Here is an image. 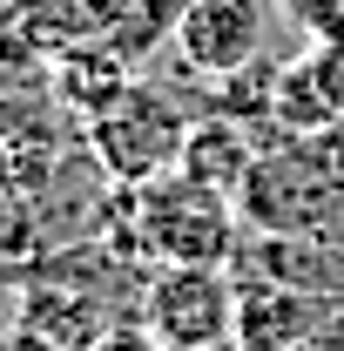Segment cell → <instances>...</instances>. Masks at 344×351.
<instances>
[{"mask_svg": "<svg viewBox=\"0 0 344 351\" xmlns=\"http://www.w3.org/2000/svg\"><path fill=\"white\" fill-rule=\"evenodd\" d=\"M338 135H344V129H338Z\"/></svg>", "mask_w": 344, "mask_h": 351, "instance_id": "4fadbf2b", "label": "cell"}, {"mask_svg": "<svg viewBox=\"0 0 344 351\" xmlns=\"http://www.w3.org/2000/svg\"><path fill=\"white\" fill-rule=\"evenodd\" d=\"M14 324H27L34 338H47V345H61V351H88L115 317L101 311L95 291H75V284H27Z\"/></svg>", "mask_w": 344, "mask_h": 351, "instance_id": "9c48e42d", "label": "cell"}, {"mask_svg": "<svg viewBox=\"0 0 344 351\" xmlns=\"http://www.w3.org/2000/svg\"><path fill=\"white\" fill-rule=\"evenodd\" d=\"M236 270L291 284V291H317V298H344V250L338 243H317V237H250L243 230Z\"/></svg>", "mask_w": 344, "mask_h": 351, "instance_id": "52a82bcc", "label": "cell"}, {"mask_svg": "<svg viewBox=\"0 0 344 351\" xmlns=\"http://www.w3.org/2000/svg\"><path fill=\"white\" fill-rule=\"evenodd\" d=\"M142 324L169 351H236L230 263H162L142 277Z\"/></svg>", "mask_w": 344, "mask_h": 351, "instance_id": "3957f363", "label": "cell"}, {"mask_svg": "<svg viewBox=\"0 0 344 351\" xmlns=\"http://www.w3.org/2000/svg\"><path fill=\"white\" fill-rule=\"evenodd\" d=\"M88 351H169V345H162V338H156L142 317H115V324H108V331H101Z\"/></svg>", "mask_w": 344, "mask_h": 351, "instance_id": "8fae6325", "label": "cell"}, {"mask_svg": "<svg viewBox=\"0 0 344 351\" xmlns=\"http://www.w3.org/2000/svg\"><path fill=\"white\" fill-rule=\"evenodd\" d=\"M263 27H270L263 0H189L169 34V54L182 61V75H196L210 88L263 61Z\"/></svg>", "mask_w": 344, "mask_h": 351, "instance_id": "277c9868", "label": "cell"}, {"mask_svg": "<svg viewBox=\"0 0 344 351\" xmlns=\"http://www.w3.org/2000/svg\"><path fill=\"white\" fill-rule=\"evenodd\" d=\"M196 129V108H182V95H169L162 82L135 75V88L88 122V156L115 189H142L156 176H169L182 162V142Z\"/></svg>", "mask_w": 344, "mask_h": 351, "instance_id": "7a4b0ae2", "label": "cell"}, {"mask_svg": "<svg viewBox=\"0 0 344 351\" xmlns=\"http://www.w3.org/2000/svg\"><path fill=\"white\" fill-rule=\"evenodd\" d=\"M257 129H243V122H230V115H196V129H189V142H182V162L175 169L196 176V182H210V189H223L230 203H236V189H243V176H250V162H257Z\"/></svg>", "mask_w": 344, "mask_h": 351, "instance_id": "30bf717a", "label": "cell"}, {"mask_svg": "<svg viewBox=\"0 0 344 351\" xmlns=\"http://www.w3.org/2000/svg\"><path fill=\"white\" fill-rule=\"evenodd\" d=\"M0 351H61V345H47V338H34L27 324H14V331H0Z\"/></svg>", "mask_w": 344, "mask_h": 351, "instance_id": "7c38bea8", "label": "cell"}, {"mask_svg": "<svg viewBox=\"0 0 344 351\" xmlns=\"http://www.w3.org/2000/svg\"><path fill=\"white\" fill-rule=\"evenodd\" d=\"M135 75H142V68H135L115 41H88V47H68V54L47 61V95L88 129L95 115H108V108L135 88Z\"/></svg>", "mask_w": 344, "mask_h": 351, "instance_id": "8992f818", "label": "cell"}, {"mask_svg": "<svg viewBox=\"0 0 344 351\" xmlns=\"http://www.w3.org/2000/svg\"><path fill=\"white\" fill-rule=\"evenodd\" d=\"M338 311L344 298H317V291H291L236 270V351H304Z\"/></svg>", "mask_w": 344, "mask_h": 351, "instance_id": "5b68a950", "label": "cell"}, {"mask_svg": "<svg viewBox=\"0 0 344 351\" xmlns=\"http://www.w3.org/2000/svg\"><path fill=\"white\" fill-rule=\"evenodd\" d=\"M101 243H115L129 263H149V270H162V263H236L243 217L223 189L169 169L142 189H115Z\"/></svg>", "mask_w": 344, "mask_h": 351, "instance_id": "6da1fadb", "label": "cell"}, {"mask_svg": "<svg viewBox=\"0 0 344 351\" xmlns=\"http://www.w3.org/2000/svg\"><path fill=\"white\" fill-rule=\"evenodd\" d=\"M7 27L34 47L41 61H54V54H68V47L108 41V27H115V0H21Z\"/></svg>", "mask_w": 344, "mask_h": 351, "instance_id": "ba28073f", "label": "cell"}]
</instances>
